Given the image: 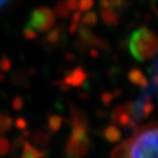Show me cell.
Instances as JSON below:
<instances>
[{"mask_svg":"<svg viewBox=\"0 0 158 158\" xmlns=\"http://www.w3.org/2000/svg\"><path fill=\"white\" fill-rule=\"evenodd\" d=\"M81 19V12L80 11H77L76 13L74 15V19H73V22L74 23H78L79 20Z\"/></svg>","mask_w":158,"mask_h":158,"instance_id":"26","label":"cell"},{"mask_svg":"<svg viewBox=\"0 0 158 158\" xmlns=\"http://www.w3.org/2000/svg\"><path fill=\"white\" fill-rule=\"evenodd\" d=\"M78 33H79V37L82 41L84 44H90L94 45V46H98L99 48L102 49H108L109 46L104 41H102L101 39H99L98 36L91 33L89 31V29L85 25L82 27H78Z\"/></svg>","mask_w":158,"mask_h":158,"instance_id":"6","label":"cell"},{"mask_svg":"<svg viewBox=\"0 0 158 158\" xmlns=\"http://www.w3.org/2000/svg\"><path fill=\"white\" fill-rule=\"evenodd\" d=\"M113 94H104L103 97H102V100H103V102L106 104H109L110 103V101H111L112 99H113Z\"/></svg>","mask_w":158,"mask_h":158,"instance_id":"25","label":"cell"},{"mask_svg":"<svg viewBox=\"0 0 158 158\" xmlns=\"http://www.w3.org/2000/svg\"><path fill=\"white\" fill-rule=\"evenodd\" d=\"M62 36H63V32H62V29L60 27H55L48 34L46 35V41L48 44H57L59 43V41L62 40Z\"/></svg>","mask_w":158,"mask_h":158,"instance_id":"13","label":"cell"},{"mask_svg":"<svg viewBox=\"0 0 158 158\" xmlns=\"http://www.w3.org/2000/svg\"><path fill=\"white\" fill-rule=\"evenodd\" d=\"M11 125H12V118L3 113H0V134L9 131Z\"/></svg>","mask_w":158,"mask_h":158,"instance_id":"16","label":"cell"},{"mask_svg":"<svg viewBox=\"0 0 158 158\" xmlns=\"http://www.w3.org/2000/svg\"><path fill=\"white\" fill-rule=\"evenodd\" d=\"M88 130L74 128L66 146V153L70 158H82L89 151Z\"/></svg>","mask_w":158,"mask_h":158,"instance_id":"3","label":"cell"},{"mask_svg":"<svg viewBox=\"0 0 158 158\" xmlns=\"http://www.w3.org/2000/svg\"><path fill=\"white\" fill-rule=\"evenodd\" d=\"M70 10L67 7L66 2H60L56 6V8L54 9V15H56L57 17L63 18V19H66L70 15Z\"/></svg>","mask_w":158,"mask_h":158,"instance_id":"15","label":"cell"},{"mask_svg":"<svg viewBox=\"0 0 158 158\" xmlns=\"http://www.w3.org/2000/svg\"><path fill=\"white\" fill-rule=\"evenodd\" d=\"M10 149V144L7 138L0 136V156H3L9 152Z\"/></svg>","mask_w":158,"mask_h":158,"instance_id":"19","label":"cell"},{"mask_svg":"<svg viewBox=\"0 0 158 158\" xmlns=\"http://www.w3.org/2000/svg\"><path fill=\"white\" fill-rule=\"evenodd\" d=\"M55 23V15L48 8H39L31 13L27 27L35 32H46L53 29Z\"/></svg>","mask_w":158,"mask_h":158,"instance_id":"4","label":"cell"},{"mask_svg":"<svg viewBox=\"0 0 158 158\" xmlns=\"http://www.w3.org/2000/svg\"><path fill=\"white\" fill-rule=\"evenodd\" d=\"M7 1H8V0H0V8H2L3 6L7 3Z\"/></svg>","mask_w":158,"mask_h":158,"instance_id":"28","label":"cell"},{"mask_svg":"<svg viewBox=\"0 0 158 158\" xmlns=\"http://www.w3.org/2000/svg\"><path fill=\"white\" fill-rule=\"evenodd\" d=\"M104 136H106V138L109 142L115 143V142H118L122 138V133L120 132V130H118L116 126L111 125V126H108V127L106 128V131H104Z\"/></svg>","mask_w":158,"mask_h":158,"instance_id":"12","label":"cell"},{"mask_svg":"<svg viewBox=\"0 0 158 158\" xmlns=\"http://www.w3.org/2000/svg\"><path fill=\"white\" fill-rule=\"evenodd\" d=\"M97 21H98V17H97V13L94 11H89L86 15L82 17V22H84L85 27H94L96 25Z\"/></svg>","mask_w":158,"mask_h":158,"instance_id":"18","label":"cell"},{"mask_svg":"<svg viewBox=\"0 0 158 158\" xmlns=\"http://www.w3.org/2000/svg\"><path fill=\"white\" fill-rule=\"evenodd\" d=\"M128 48L134 58L139 62H145L157 53V37L152 30L142 27L132 33Z\"/></svg>","mask_w":158,"mask_h":158,"instance_id":"2","label":"cell"},{"mask_svg":"<svg viewBox=\"0 0 158 158\" xmlns=\"http://www.w3.org/2000/svg\"><path fill=\"white\" fill-rule=\"evenodd\" d=\"M101 17L103 19V21L106 24L110 25H116L118 22V15L115 13V10L108 8V9H102L101 10Z\"/></svg>","mask_w":158,"mask_h":158,"instance_id":"11","label":"cell"},{"mask_svg":"<svg viewBox=\"0 0 158 158\" xmlns=\"http://www.w3.org/2000/svg\"><path fill=\"white\" fill-rule=\"evenodd\" d=\"M32 139L37 145H46L49 141V135L45 131H37L32 135Z\"/></svg>","mask_w":158,"mask_h":158,"instance_id":"14","label":"cell"},{"mask_svg":"<svg viewBox=\"0 0 158 158\" xmlns=\"http://www.w3.org/2000/svg\"><path fill=\"white\" fill-rule=\"evenodd\" d=\"M62 118L58 115H52L48 118V126L51 132H57L62 126Z\"/></svg>","mask_w":158,"mask_h":158,"instance_id":"17","label":"cell"},{"mask_svg":"<svg viewBox=\"0 0 158 158\" xmlns=\"http://www.w3.org/2000/svg\"><path fill=\"white\" fill-rule=\"evenodd\" d=\"M128 79H130V81H131L132 84L142 87V88H146L148 85L146 77L144 76L143 73L137 68H133L130 70V73H128Z\"/></svg>","mask_w":158,"mask_h":158,"instance_id":"9","label":"cell"},{"mask_svg":"<svg viewBox=\"0 0 158 158\" xmlns=\"http://www.w3.org/2000/svg\"><path fill=\"white\" fill-rule=\"evenodd\" d=\"M70 110L73 113V127L88 130V118L86 114L81 110L75 108L74 106H70Z\"/></svg>","mask_w":158,"mask_h":158,"instance_id":"8","label":"cell"},{"mask_svg":"<svg viewBox=\"0 0 158 158\" xmlns=\"http://www.w3.org/2000/svg\"><path fill=\"white\" fill-rule=\"evenodd\" d=\"M78 29V27H77V23H72V25H70V27H69V32H70V34H73V33L75 32V30Z\"/></svg>","mask_w":158,"mask_h":158,"instance_id":"27","label":"cell"},{"mask_svg":"<svg viewBox=\"0 0 158 158\" xmlns=\"http://www.w3.org/2000/svg\"><path fill=\"white\" fill-rule=\"evenodd\" d=\"M44 157V152H41L27 142L23 143V152L22 155L18 158H43Z\"/></svg>","mask_w":158,"mask_h":158,"instance_id":"10","label":"cell"},{"mask_svg":"<svg viewBox=\"0 0 158 158\" xmlns=\"http://www.w3.org/2000/svg\"><path fill=\"white\" fill-rule=\"evenodd\" d=\"M111 122L115 125L121 126H134L135 122L132 120L130 106H118L112 111L111 114Z\"/></svg>","mask_w":158,"mask_h":158,"instance_id":"5","label":"cell"},{"mask_svg":"<svg viewBox=\"0 0 158 158\" xmlns=\"http://www.w3.org/2000/svg\"><path fill=\"white\" fill-rule=\"evenodd\" d=\"M94 6V1L92 0H80L79 1V8L78 11L80 10V12L82 11H89Z\"/></svg>","mask_w":158,"mask_h":158,"instance_id":"20","label":"cell"},{"mask_svg":"<svg viewBox=\"0 0 158 158\" xmlns=\"http://www.w3.org/2000/svg\"><path fill=\"white\" fill-rule=\"evenodd\" d=\"M157 124L137 128L131 137L122 142L111 153V158H157Z\"/></svg>","mask_w":158,"mask_h":158,"instance_id":"1","label":"cell"},{"mask_svg":"<svg viewBox=\"0 0 158 158\" xmlns=\"http://www.w3.org/2000/svg\"><path fill=\"white\" fill-rule=\"evenodd\" d=\"M24 35L25 37H27V40H34L35 37H36V32L35 31H33V30L29 29V27H25L24 30Z\"/></svg>","mask_w":158,"mask_h":158,"instance_id":"23","label":"cell"},{"mask_svg":"<svg viewBox=\"0 0 158 158\" xmlns=\"http://www.w3.org/2000/svg\"><path fill=\"white\" fill-rule=\"evenodd\" d=\"M0 68L2 69L3 72H7V70H9L11 68V62L7 57H2L1 58V60H0Z\"/></svg>","mask_w":158,"mask_h":158,"instance_id":"22","label":"cell"},{"mask_svg":"<svg viewBox=\"0 0 158 158\" xmlns=\"http://www.w3.org/2000/svg\"><path fill=\"white\" fill-rule=\"evenodd\" d=\"M87 76L88 75L86 74V72H85L84 69L81 67H78V68L74 69L73 72H70L67 75L66 78L64 79V82L68 85V86L78 87L86 80Z\"/></svg>","mask_w":158,"mask_h":158,"instance_id":"7","label":"cell"},{"mask_svg":"<svg viewBox=\"0 0 158 158\" xmlns=\"http://www.w3.org/2000/svg\"><path fill=\"white\" fill-rule=\"evenodd\" d=\"M23 106V99L21 97H15V100L12 101V108L15 111H19L21 110Z\"/></svg>","mask_w":158,"mask_h":158,"instance_id":"21","label":"cell"},{"mask_svg":"<svg viewBox=\"0 0 158 158\" xmlns=\"http://www.w3.org/2000/svg\"><path fill=\"white\" fill-rule=\"evenodd\" d=\"M15 125H17V127H19V128H21V130H23V128H25L27 127V121H25L24 118H18L17 121H15Z\"/></svg>","mask_w":158,"mask_h":158,"instance_id":"24","label":"cell"}]
</instances>
